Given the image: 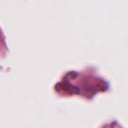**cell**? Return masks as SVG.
Returning <instances> with one entry per match:
<instances>
[]
</instances>
